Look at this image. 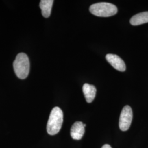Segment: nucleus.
<instances>
[{
    "mask_svg": "<svg viewBox=\"0 0 148 148\" xmlns=\"http://www.w3.org/2000/svg\"><path fill=\"white\" fill-rule=\"evenodd\" d=\"M63 122V112L59 107H54L51 112L47 124V132L49 135L57 134L60 131Z\"/></svg>",
    "mask_w": 148,
    "mask_h": 148,
    "instance_id": "obj_1",
    "label": "nucleus"
},
{
    "mask_svg": "<svg viewBox=\"0 0 148 148\" xmlns=\"http://www.w3.org/2000/svg\"><path fill=\"white\" fill-rule=\"evenodd\" d=\"M13 68L16 76L21 79H26L30 71V61L26 54L19 53L13 62Z\"/></svg>",
    "mask_w": 148,
    "mask_h": 148,
    "instance_id": "obj_2",
    "label": "nucleus"
},
{
    "mask_svg": "<svg viewBox=\"0 0 148 148\" xmlns=\"http://www.w3.org/2000/svg\"><path fill=\"white\" fill-rule=\"evenodd\" d=\"M90 12L95 16L109 17L115 15L117 12L116 5L107 2H99L90 5Z\"/></svg>",
    "mask_w": 148,
    "mask_h": 148,
    "instance_id": "obj_3",
    "label": "nucleus"
},
{
    "mask_svg": "<svg viewBox=\"0 0 148 148\" xmlns=\"http://www.w3.org/2000/svg\"><path fill=\"white\" fill-rule=\"evenodd\" d=\"M132 119L133 112L131 108L129 106H124L119 119V127L122 131H126L130 128Z\"/></svg>",
    "mask_w": 148,
    "mask_h": 148,
    "instance_id": "obj_4",
    "label": "nucleus"
},
{
    "mask_svg": "<svg viewBox=\"0 0 148 148\" xmlns=\"http://www.w3.org/2000/svg\"><path fill=\"white\" fill-rule=\"evenodd\" d=\"M106 59L111 66L117 70L123 72L126 70V65L123 60L116 54H108L106 55Z\"/></svg>",
    "mask_w": 148,
    "mask_h": 148,
    "instance_id": "obj_5",
    "label": "nucleus"
},
{
    "mask_svg": "<svg viewBox=\"0 0 148 148\" xmlns=\"http://www.w3.org/2000/svg\"><path fill=\"white\" fill-rule=\"evenodd\" d=\"M84 124L81 121L75 122L70 130L71 137L75 140H80L85 133Z\"/></svg>",
    "mask_w": 148,
    "mask_h": 148,
    "instance_id": "obj_6",
    "label": "nucleus"
},
{
    "mask_svg": "<svg viewBox=\"0 0 148 148\" xmlns=\"http://www.w3.org/2000/svg\"><path fill=\"white\" fill-rule=\"evenodd\" d=\"M82 90L85 95L86 101L88 103H92L95 98L97 90L93 85H90L88 84H85Z\"/></svg>",
    "mask_w": 148,
    "mask_h": 148,
    "instance_id": "obj_7",
    "label": "nucleus"
},
{
    "mask_svg": "<svg viewBox=\"0 0 148 148\" xmlns=\"http://www.w3.org/2000/svg\"><path fill=\"white\" fill-rule=\"evenodd\" d=\"M148 23V12H144L137 14L131 18L130 23L134 26L139 25Z\"/></svg>",
    "mask_w": 148,
    "mask_h": 148,
    "instance_id": "obj_8",
    "label": "nucleus"
},
{
    "mask_svg": "<svg viewBox=\"0 0 148 148\" xmlns=\"http://www.w3.org/2000/svg\"><path fill=\"white\" fill-rule=\"evenodd\" d=\"M53 2V0H41L40 1V7L43 17L48 18L51 16Z\"/></svg>",
    "mask_w": 148,
    "mask_h": 148,
    "instance_id": "obj_9",
    "label": "nucleus"
},
{
    "mask_svg": "<svg viewBox=\"0 0 148 148\" xmlns=\"http://www.w3.org/2000/svg\"><path fill=\"white\" fill-rule=\"evenodd\" d=\"M101 148H111V146L109 144H105L101 147Z\"/></svg>",
    "mask_w": 148,
    "mask_h": 148,
    "instance_id": "obj_10",
    "label": "nucleus"
}]
</instances>
